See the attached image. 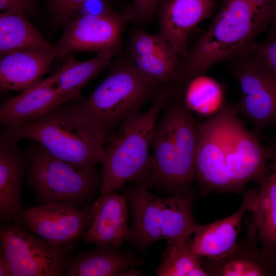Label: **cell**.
<instances>
[{
  "label": "cell",
  "mask_w": 276,
  "mask_h": 276,
  "mask_svg": "<svg viewBox=\"0 0 276 276\" xmlns=\"http://www.w3.org/2000/svg\"><path fill=\"white\" fill-rule=\"evenodd\" d=\"M194 195L172 194L159 197L162 239L175 240L191 237L199 225L192 214Z\"/></svg>",
  "instance_id": "obj_26"
},
{
  "label": "cell",
  "mask_w": 276,
  "mask_h": 276,
  "mask_svg": "<svg viewBox=\"0 0 276 276\" xmlns=\"http://www.w3.org/2000/svg\"><path fill=\"white\" fill-rule=\"evenodd\" d=\"M267 20L271 29L276 30V0H272L268 10Z\"/></svg>",
  "instance_id": "obj_35"
},
{
  "label": "cell",
  "mask_w": 276,
  "mask_h": 276,
  "mask_svg": "<svg viewBox=\"0 0 276 276\" xmlns=\"http://www.w3.org/2000/svg\"><path fill=\"white\" fill-rule=\"evenodd\" d=\"M159 0H133L123 12L127 21L143 23L150 20L156 13Z\"/></svg>",
  "instance_id": "obj_31"
},
{
  "label": "cell",
  "mask_w": 276,
  "mask_h": 276,
  "mask_svg": "<svg viewBox=\"0 0 276 276\" xmlns=\"http://www.w3.org/2000/svg\"><path fill=\"white\" fill-rule=\"evenodd\" d=\"M36 0H0L1 12L34 14L36 11Z\"/></svg>",
  "instance_id": "obj_32"
},
{
  "label": "cell",
  "mask_w": 276,
  "mask_h": 276,
  "mask_svg": "<svg viewBox=\"0 0 276 276\" xmlns=\"http://www.w3.org/2000/svg\"><path fill=\"white\" fill-rule=\"evenodd\" d=\"M237 114L233 104L224 106L216 116L233 191L239 193L251 181L261 183L270 173L271 164L269 146L263 145Z\"/></svg>",
  "instance_id": "obj_6"
},
{
  "label": "cell",
  "mask_w": 276,
  "mask_h": 276,
  "mask_svg": "<svg viewBox=\"0 0 276 276\" xmlns=\"http://www.w3.org/2000/svg\"><path fill=\"white\" fill-rule=\"evenodd\" d=\"M108 1H114V0H108Z\"/></svg>",
  "instance_id": "obj_36"
},
{
  "label": "cell",
  "mask_w": 276,
  "mask_h": 276,
  "mask_svg": "<svg viewBox=\"0 0 276 276\" xmlns=\"http://www.w3.org/2000/svg\"><path fill=\"white\" fill-rule=\"evenodd\" d=\"M267 25L245 0H224L209 29L180 59L178 81L203 74L216 63L244 52Z\"/></svg>",
  "instance_id": "obj_4"
},
{
  "label": "cell",
  "mask_w": 276,
  "mask_h": 276,
  "mask_svg": "<svg viewBox=\"0 0 276 276\" xmlns=\"http://www.w3.org/2000/svg\"><path fill=\"white\" fill-rule=\"evenodd\" d=\"M1 248L12 276H60L68 262L63 245L35 237L16 225L0 230Z\"/></svg>",
  "instance_id": "obj_8"
},
{
  "label": "cell",
  "mask_w": 276,
  "mask_h": 276,
  "mask_svg": "<svg viewBox=\"0 0 276 276\" xmlns=\"http://www.w3.org/2000/svg\"><path fill=\"white\" fill-rule=\"evenodd\" d=\"M28 158V182L45 203L73 204L89 195L96 186V171L59 159L39 143L30 148Z\"/></svg>",
  "instance_id": "obj_7"
},
{
  "label": "cell",
  "mask_w": 276,
  "mask_h": 276,
  "mask_svg": "<svg viewBox=\"0 0 276 276\" xmlns=\"http://www.w3.org/2000/svg\"><path fill=\"white\" fill-rule=\"evenodd\" d=\"M0 251V276H12L8 261L1 247Z\"/></svg>",
  "instance_id": "obj_34"
},
{
  "label": "cell",
  "mask_w": 276,
  "mask_h": 276,
  "mask_svg": "<svg viewBox=\"0 0 276 276\" xmlns=\"http://www.w3.org/2000/svg\"><path fill=\"white\" fill-rule=\"evenodd\" d=\"M87 1L47 0L48 10L55 24L64 26Z\"/></svg>",
  "instance_id": "obj_30"
},
{
  "label": "cell",
  "mask_w": 276,
  "mask_h": 276,
  "mask_svg": "<svg viewBox=\"0 0 276 276\" xmlns=\"http://www.w3.org/2000/svg\"><path fill=\"white\" fill-rule=\"evenodd\" d=\"M127 201L125 196L115 192L101 195L90 209V225L82 240L119 247L130 239Z\"/></svg>",
  "instance_id": "obj_16"
},
{
  "label": "cell",
  "mask_w": 276,
  "mask_h": 276,
  "mask_svg": "<svg viewBox=\"0 0 276 276\" xmlns=\"http://www.w3.org/2000/svg\"><path fill=\"white\" fill-rule=\"evenodd\" d=\"M271 171L260 183L250 222L263 249L276 251V141L269 146Z\"/></svg>",
  "instance_id": "obj_23"
},
{
  "label": "cell",
  "mask_w": 276,
  "mask_h": 276,
  "mask_svg": "<svg viewBox=\"0 0 276 276\" xmlns=\"http://www.w3.org/2000/svg\"><path fill=\"white\" fill-rule=\"evenodd\" d=\"M257 10L259 14L267 22V13L272 0H245Z\"/></svg>",
  "instance_id": "obj_33"
},
{
  "label": "cell",
  "mask_w": 276,
  "mask_h": 276,
  "mask_svg": "<svg viewBox=\"0 0 276 276\" xmlns=\"http://www.w3.org/2000/svg\"><path fill=\"white\" fill-rule=\"evenodd\" d=\"M152 139L150 185L172 194L194 195L196 123L185 107L166 104Z\"/></svg>",
  "instance_id": "obj_3"
},
{
  "label": "cell",
  "mask_w": 276,
  "mask_h": 276,
  "mask_svg": "<svg viewBox=\"0 0 276 276\" xmlns=\"http://www.w3.org/2000/svg\"><path fill=\"white\" fill-rule=\"evenodd\" d=\"M197 144L195 157V180L203 195L233 193L219 137L217 117L196 123Z\"/></svg>",
  "instance_id": "obj_13"
},
{
  "label": "cell",
  "mask_w": 276,
  "mask_h": 276,
  "mask_svg": "<svg viewBox=\"0 0 276 276\" xmlns=\"http://www.w3.org/2000/svg\"><path fill=\"white\" fill-rule=\"evenodd\" d=\"M171 91L170 85L160 86L147 110L130 117L108 142L101 162V195L116 192L132 180L150 186L152 164L149 149L158 116Z\"/></svg>",
  "instance_id": "obj_2"
},
{
  "label": "cell",
  "mask_w": 276,
  "mask_h": 276,
  "mask_svg": "<svg viewBox=\"0 0 276 276\" xmlns=\"http://www.w3.org/2000/svg\"><path fill=\"white\" fill-rule=\"evenodd\" d=\"M215 0H159L157 14L159 31L180 59L187 54L189 33L200 21L210 17Z\"/></svg>",
  "instance_id": "obj_14"
},
{
  "label": "cell",
  "mask_w": 276,
  "mask_h": 276,
  "mask_svg": "<svg viewBox=\"0 0 276 276\" xmlns=\"http://www.w3.org/2000/svg\"><path fill=\"white\" fill-rule=\"evenodd\" d=\"M60 56L56 47L53 50L16 51L1 57V91H23L37 83L47 72L53 60Z\"/></svg>",
  "instance_id": "obj_19"
},
{
  "label": "cell",
  "mask_w": 276,
  "mask_h": 276,
  "mask_svg": "<svg viewBox=\"0 0 276 276\" xmlns=\"http://www.w3.org/2000/svg\"><path fill=\"white\" fill-rule=\"evenodd\" d=\"M131 211V239L141 247L162 239L159 197L151 194L144 185L137 183L126 193Z\"/></svg>",
  "instance_id": "obj_21"
},
{
  "label": "cell",
  "mask_w": 276,
  "mask_h": 276,
  "mask_svg": "<svg viewBox=\"0 0 276 276\" xmlns=\"http://www.w3.org/2000/svg\"><path fill=\"white\" fill-rule=\"evenodd\" d=\"M248 52L264 70L276 78V30L270 29L268 37L262 41H252Z\"/></svg>",
  "instance_id": "obj_29"
},
{
  "label": "cell",
  "mask_w": 276,
  "mask_h": 276,
  "mask_svg": "<svg viewBox=\"0 0 276 276\" xmlns=\"http://www.w3.org/2000/svg\"><path fill=\"white\" fill-rule=\"evenodd\" d=\"M18 141L3 131L0 137V217L7 222L20 216V188L24 175L25 158Z\"/></svg>",
  "instance_id": "obj_20"
},
{
  "label": "cell",
  "mask_w": 276,
  "mask_h": 276,
  "mask_svg": "<svg viewBox=\"0 0 276 276\" xmlns=\"http://www.w3.org/2000/svg\"><path fill=\"white\" fill-rule=\"evenodd\" d=\"M55 45L47 40L22 13L0 14V55L29 49L53 50Z\"/></svg>",
  "instance_id": "obj_25"
},
{
  "label": "cell",
  "mask_w": 276,
  "mask_h": 276,
  "mask_svg": "<svg viewBox=\"0 0 276 276\" xmlns=\"http://www.w3.org/2000/svg\"><path fill=\"white\" fill-rule=\"evenodd\" d=\"M231 60V68L242 93L234 104L238 113L248 119L251 131L260 139L269 127L276 128V78L262 68L246 50Z\"/></svg>",
  "instance_id": "obj_9"
},
{
  "label": "cell",
  "mask_w": 276,
  "mask_h": 276,
  "mask_svg": "<svg viewBox=\"0 0 276 276\" xmlns=\"http://www.w3.org/2000/svg\"><path fill=\"white\" fill-rule=\"evenodd\" d=\"M258 191L249 189L244 192L239 209L233 214L210 223L200 225L194 233L192 245L200 257H218L230 249L237 242L241 223L245 213L251 212L257 198Z\"/></svg>",
  "instance_id": "obj_17"
},
{
  "label": "cell",
  "mask_w": 276,
  "mask_h": 276,
  "mask_svg": "<svg viewBox=\"0 0 276 276\" xmlns=\"http://www.w3.org/2000/svg\"><path fill=\"white\" fill-rule=\"evenodd\" d=\"M179 89L187 106L199 113L205 114L217 108L223 98V90L215 80L203 74L175 84Z\"/></svg>",
  "instance_id": "obj_28"
},
{
  "label": "cell",
  "mask_w": 276,
  "mask_h": 276,
  "mask_svg": "<svg viewBox=\"0 0 276 276\" xmlns=\"http://www.w3.org/2000/svg\"><path fill=\"white\" fill-rule=\"evenodd\" d=\"M159 87L143 77L129 59L123 60L89 96L76 104L108 142Z\"/></svg>",
  "instance_id": "obj_5"
},
{
  "label": "cell",
  "mask_w": 276,
  "mask_h": 276,
  "mask_svg": "<svg viewBox=\"0 0 276 276\" xmlns=\"http://www.w3.org/2000/svg\"><path fill=\"white\" fill-rule=\"evenodd\" d=\"M158 276H206L201 258L194 251L191 237L169 240L156 270Z\"/></svg>",
  "instance_id": "obj_27"
},
{
  "label": "cell",
  "mask_w": 276,
  "mask_h": 276,
  "mask_svg": "<svg viewBox=\"0 0 276 276\" xmlns=\"http://www.w3.org/2000/svg\"><path fill=\"white\" fill-rule=\"evenodd\" d=\"M90 211L76 208L71 203L50 202L22 210L20 217L33 233L51 243L64 245L89 226Z\"/></svg>",
  "instance_id": "obj_12"
},
{
  "label": "cell",
  "mask_w": 276,
  "mask_h": 276,
  "mask_svg": "<svg viewBox=\"0 0 276 276\" xmlns=\"http://www.w3.org/2000/svg\"><path fill=\"white\" fill-rule=\"evenodd\" d=\"M63 103L45 116L3 131L18 141L33 140L54 156L80 168L96 171L101 162L105 139L76 104Z\"/></svg>",
  "instance_id": "obj_1"
},
{
  "label": "cell",
  "mask_w": 276,
  "mask_h": 276,
  "mask_svg": "<svg viewBox=\"0 0 276 276\" xmlns=\"http://www.w3.org/2000/svg\"><path fill=\"white\" fill-rule=\"evenodd\" d=\"M208 276H276V251L263 249L250 222L245 237L224 254L201 258Z\"/></svg>",
  "instance_id": "obj_11"
},
{
  "label": "cell",
  "mask_w": 276,
  "mask_h": 276,
  "mask_svg": "<svg viewBox=\"0 0 276 276\" xmlns=\"http://www.w3.org/2000/svg\"><path fill=\"white\" fill-rule=\"evenodd\" d=\"M126 21L123 13L110 9L100 14H83L64 26L63 34L55 45L61 56L76 52H99L120 44Z\"/></svg>",
  "instance_id": "obj_10"
},
{
  "label": "cell",
  "mask_w": 276,
  "mask_h": 276,
  "mask_svg": "<svg viewBox=\"0 0 276 276\" xmlns=\"http://www.w3.org/2000/svg\"><path fill=\"white\" fill-rule=\"evenodd\" d=\"M68 101L57 86L54 73L5 102L0 108L1 125L14 127L36 120Z\"/></svg>",
  "instance_id": "obj_15"
},
{
  "label": "cell",
  "mask_w": 276,
  "mask_h": 276,
  "mask_svg": "<svg viewBox=\"0 0 276 276\" xmlns=\"http://www.w3.org/2000/svg\"><path fill=\"white\" fill-rule=\"evenodd\" d=\"M93 250L68 261L66 276H112L119 275L141 260L132 254L122 251L110 245H97Z\"/></svg>",
  "instance_id": "obj_22"
},
{
  "label": "cell",
  "mask_w": 276,
  "mask_h": 276,
  "mask_svg": "<svg viewBox=\"0 0 276 276\" xmlns=\"http://www.w3.org/2000/svg\"><path fill=\"white\" fill-rule=\"evenodd\" d=\"M129 59L143 77L158 86L178 80L180 58L158 34H142L136 43V55Z\"/></svg>",
  "instance_id": "obj_18"
},
{
  "label": "cell",
  "mask_w": 276,
  "mask_h": 276,
  "mask_svg": "<svg viewBox=\"0 0 276 276\" xmlns=\"http://www.w3.org/2000/svg\"><path fill=\"white\" fill-rule=\"evenodd\" d=\"M119 48L118 44L102 50L95 57L84 61L68 58L55 73L57 86L68 100L79 98L84 86L109 65Z\"/></svg>",
  "instance_id": "obj_24"
}]
</instances>
